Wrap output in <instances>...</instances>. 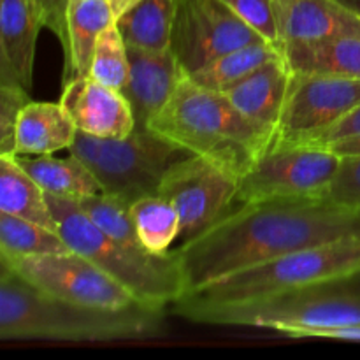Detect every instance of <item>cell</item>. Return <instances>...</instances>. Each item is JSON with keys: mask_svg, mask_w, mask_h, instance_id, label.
Masks as SVG:
<instances>
[{"mask_svg": "<svg viewBox=\"0 0 360 360\" xmlns=\"http://www.w3.org/2000/svg\"><path fill=\"white\" fill-rule=\"evenodd\" d=\"M352 236H360L359 211L329 199H273L236 204L213 227L174 250L186 292H192L276 257Z\"/></svg>", "mask_w": 360, "mask_h": 360, "instance_id": "obj_1", "label": "cell"}, {"mask_svg": "<svg viewBox=\"0 0 360 360\" xmlns=\"http://www.w3.org/2000/svg\"><path fill=\"white\" fill-rule=\"evenodd\" d=\"M167 309L137 304L102 309L53 299L0 264V340L109 343L157 338Z\"/></svg>", "mask_w": 360, "mask_h": 360, "instance_id": "obj_2", "label": "cell"}, {"mask_svg": "<svg viewBox=\"0 0 360 360\" xmlns=\"http://www.w3.org/2000/svg\"><path fill=\"white\" fill-rule=\"evenodd\" d=\"M148 129L220 165L238 179L276 139L273 130L246 118L225 94L199 86L188 76L151 118Z\"/></svg>", "mask_w": 360, "mask_h": 360, "instance_id": "obj_3", "label": "cell"}, {"mask_svg": "<svg viewBox=\"0 0 360 360\" xmlns=\"http://www.w3.org/2000/svg\"><path fill=\"white\" fill-rule=\"evenodd\" d=\"M360 273V236L299 250L183 294L171 311L192 320L202 311L252 304Z\"/></svg>", "mask_w": 360, "mask_h": 360, "instance_id": "obj_4", "label": "cell"}, {"mask_svg": "<svg viewBox=\"0 0 360 360\" xmlns=\"http://www.w3.org/2000/svg\"><path fill=\"white\" fill-rule=\"evenodd\" d=\"M56 229L70 252H76L118 281L146 306L169 309L186 292L174 248L164 255L134 250L109 238L74 199L46 193Z\"/></svg>", "mask_w": 360, "mask_h": 360, "instance_id": "obj_5", "label": "cell"}, {"mask_svg": "<svg viewBox=\"0 0 360 360\" xmlns=\"http://www.w3.org/2000/svg\"><path fill=\"white\" fill-rule=\"evenodd\" d=\"M190 322L262 327L288 338H299L306 330L360 323V273L252 304L210 309L195 315Z\"/></svg>", "mask_w": 360, "mask_h": 360, "instance_id": "obj_6", "label": "cell"}, {"mask_svg": "<svg viewBox=\"0 0 360 360\" xmlns=\"http://www.w3.org/2000/svg\"><path fill=\"white\" fill-rule=\"evenodd\" d=\"M69 153L79 158L101 183L102 192L129 204L157 195L165 174L179 162L193 157L185 148L148 127H136L120 139H101L77 132Z\"/></svg>", "mask_w": 360, "mask_h": 360, "instance_id": "obj_7", "label": "cell"}, {"mask_svg": "<svg viewBox=\"0 0 360 360\" xmlns=\"http://www.w3.org/2000/svg\"><path fill=\"white\" fill-rule=\"evenodd\" d=\"M340 155L329 148L273 144L239 179L238 204L273 199H327Z\"/></svg>", "mask_w": 360, "mask_h": 360, "instance_id": "obj_8", "label": "cell"}, {"mask_svg": "<svg viewBox=\"0 0 360 360\" xmlns=\"http://www.w3.org/2000/svg\"><path fill=\"white\" fill-rule=\"evenodd\" d=\"M0 264L39 292L60 301L102 309H125L139 302L123 285L76 252L0 255Z\"/></svg>", "mask_w": 360, "mask_h": 360, "instance_id": "obj_9", "label": "cell"}, {"mask_svg": "<svg viewBox=\"0 0 360 360\" xmlns=\"http://www.w3.org/2000/svg\"><path fill=\"white\" fill-rule=\"evenodd\" d=\"M239 179L202 157L186 158L165 174L158 195L176 207L181 221L176 246L192 241L238 204Z\"/></svg>", "mask_w": 360, "mask_h": 360, "instance_id": "obj_10", "label": "cell"}, {"mask_svg": "<svg viewBox=\"0 0 360 360\" xmlns=\"http://www.w3.org/2000/svg\"><path fill=\"white\" fill-rule=\"evenodd\" d=\"M260 41L264 39L221 0L176 2L171 49L186 76L220 55Z\"/></svg>", "mask_w": 360, "mask_h": 360, "instance_id": "obj_11", "label": "cell"}, {"mask_svg": "<svg viewBox=\"0 0 360 360\" xmlns=\"http://www.w3.org/2000/svg\"><path fill=\"white\" fill-rule=\"evenodd\" d=\"M360 77L292 74L274 144H299L355 111Z\"/></svg>", "mask_w": 360, "mask_h": 360, "instance_id": "obj_12", "label": "cell"}, {"mask_svg": "<svg viewBox=\"0 0 360 360\" xmlns=\"http://www.w3.org/2000/svg\"><path fill=\"white\" fill-rule=\"evenodd\" d=\"M62 105L77 132L101 139H120L136 129L132 105L122 90L105 86L91 76L63 84Z\"/></svg>", "mask_w": 360, "mask_h": 360, "instance_id": "obj_13", "label": "cell"}, {"mask_svg": "<svg viewBox=\"0 0 360 360\" xmlns=\"http://www.w3.org/2000/svg\"><path fill=\"white\" fill-rule=\"evenodd\" d=\"M129 49V79L123 94L132 105L136 127H148L151 118L164 108L174 95L186 72L172 49L167 51H148Z\"/></svg>", "mask_w": 360, "mask_h": 360, "instance_id": "obj_14", "label": "cell"}, {"mask_svg": "<svg viewBox=\"0 0 360 360\" xmlns=\"http://www.w3.org/2000/svg\"><path fill=\"white\" fill-rule=\"evenodd\" d=\"M42 27L35 0H0V83L32 91L35 44Z\"/></svg>", "mask_w": 360, "mask_h": 360, "instance_id": "obj_15", "label": "cell"}, {"mask_svg": "<svg viewBox=\"0 0 360 360\" xmlns=\"http://www.w3.org/2000/svg\"><path fill=\"white\" fill-rule=\"evenodd\" d=\"M274 14L281 46L340 35L360 37V16L340 0H274Z\"/></svg>", "mask_w": 360, "mask_h": 360, "instance_id": "obj_16", "label": "cell"}, {"mask_svg": "<svg viewBox=\"0 0 360 360\" xmlns=\"http://www.w3.org/2000/svg\"><path fill=\"white\" fill-rule=\"evenodd\" d=\"M292 72L283 56L264 63L221 94L252 122L276 134L281 111L287 101Z\"/></svg>", "mask_w": 360, "mask_h": 360, "instance_id": "obj_17", "label": "cell"}, {"mask_svg": "<svg viewBox=\"0 0 360 360\" xmlns=\"http://www.w3.org/2000/svg\"><path fill=\"white\" fill-rule=\"evenodd\" d=\"M116 23L111 0H69L67 44L63 48V84L90 74L95 44Z\"/></svg>", "mask_w": 360, "mask_h": 360, "instance_id": "obj_18", "label": "cell"}, {"mask_svg": "<svg viewBox=\"0 0 360 360\" xmlns=\"http://www.w3.org/2000/svg\"><path fill=\"white\" fill-rule=\"evenodd\" d=\"M77 129L62 102L30 101L21 111L14 132V155H55L69 150Z\"/></svg>", "mask_w": 360, "mask_h": 360, "instance_id": "obj_19", "label": "cell"}, {"mask_svg": "<svg viewBox=\"0 0 360 360\" xmlns=\"http://www.w3.org/2000/svg\"><path fill=\"white\" fill-rule=\"evenodd\" d=\"M280 53L292 74L360 77L359 35H340L311 42H285Z\"/></svg>", "mask_w": 360, "mask_h": 360, "instance_id": "obj_20", "label": "cell"}, {"mask_svg": "<svg viewBox=\"0 0 360 360\" xmlns=\"http://www.w3.org/2000/svg\"><path fill=\"white\" fill-rule=\"evenodd\" d=\"M16 158L46 193L77 200L102 192L94 172L72 153L63 158L55 155H25Z\"/></svg>", "mask_w": 360, "mask_h": 360, "instance_id": "obj_21", "label": "cell"}, {"mask_svg": "<svg viewBox=\"0 0 360 360\" xmlns=\"http://www.w3.org/2000/svg\"><path fill=\"white\" fill-rule=\"evenodd\" d=\"M0 213L14 214L58 232L46 192L14 155H0Z\"/></svg>", "mask_w": 360, "mask_h": 360, "instance_id": "obj_22", "label": "cell"}, {"mask_svg": "<svg viewBox=\"0 0 360 360\" xmlns=\"http://www.w3.org/2000/svg\"><path fill=\"white\" fill-rule=\"evenodd\" d=\"M178 0H141L116 20L120 34L130 48L148 51L171 49Z\"/></svg>", "mask_w": 360, "mask_h": 360, "instance_id": "obj_23", "label": "cell"}, {"mask_svg": "<svg viewBox=\"0 0 360 360\" xmlns=\"http://www.w3.org/2000/svg\"><path fill=\"white\" fill-rule=\"evenodd\" d=\"M280 49L274 48L269 42H253V44L232 49V51L211 60L206 65L188 74V77L199 86L224 91L225 88L241 81L243 77L262 67L264 63L280 58Z\"/></svg>", "mask_w": 360, "mask_h": 360, "instance_id": "obj_24", "label": "cell"}, {"mask_svg": "<svg viewBox=\"0 0 360 360\" xmlns=\"http://www.w3.org/2000/svg\"><path fill=\"white\" fill-rule=\"evenodd\" d=\"M130 214L144 248L155 255L171 252L178 243L179 214L176 207L162 195L141 197L130 204Z\"/></svg>", "mask_w": 360, "mask_h": 360, "instance_id": "obj_25", "label": "cell"}, {"mask_svg": "<svg viewBox=\"0 0 360 360\" xmlns=\"http://www.w3.org/2000/svg\"><path fill=\"white\" fill-rule=\"evenodd\" d=\"M65 252H70L69 246L56 231L14 214L0 213V255L2 257Z\"/></svg>", "mask_w": 360, "mask_h": 360, "instance_id": "obj_26", "label": "cell"}, {"mask_svg": "<svg viewBox=\"0 0 360 360\" xmlns=\"http://www.w3.org/2000/svg\"><path fill=\"white\" fill-rule=\"evenodd\" d=\"M76 202L109 238L116 239L129 248L146 250L141 243L136 224H134L132 214H130V204L123 200L122 197L101 192L77 199Z\"/></svg>", "mask_w": 360, "mask_h": 360, "instance_id": "obj_27", "label": "cell"}, {"mask_svg": "<svg viewBox=\"0 0 360 360\" xmlns=\"http://www.w3.org/2000/svg\"><path fill=\"white\" fill-rule=\"evenodd\" d=\"M129 69L130 62L127 42L115 23L105 28L98 37L88 76H91L105 86L123 90L127 79H129Z\"/></svg>", "mask_w": 360, "mask_h": 360, "instance_id": "obj_28", "label": "cell"}, {"mask_svg": "<svg viewBox=\"0 0 360 360\" xmlns=\"http://www.w3.org/2000/svg\"><path fill=\"white\" fill-rule=\"evenodd\" d=\"M221 2L231 7L264 41L273 44L274 48H281L276 14H274V0H221Z\"/></svg>", "mask_w": 360, "mask_h": 360, "instance_id": "obj_29", "label": "cell"}, {"mask_svg": "<svg viewBox=\"0 0 360 360\" xmlns=\"http://www.w3.org/2000/svg\"><path fill=\"white\" fill-rule=\"evenodd\" d=\"M30 91L20 84L0 83V155H14V132Z\"/></svg>", "mask_w": 360, "mask_h": 360, "instance_id": "obj_30", "label": "cell"}, {"mask_svg": "<svg viewBox=\"0 0 360 360\" xmlns=\"http://www.w3.org/2000/svg\"><path fill=\"white\" fill-rule=\"evenodd\" d=\"M327 199L336 206L360 213V155L341 157Z\"/></svg>", "mask_w": 360, "mask_h": 360, "instance_id": "obj_31", "label": "cell"}, {"mask_svg": "<svg viewBox=\"0 0 360 360\" xmlns=\"http://www.w3.org/2000/svg\"><path fill=\"white\" fill-rule=\"evenodd\" d=\"M350 137H360V105L355 111L348 112L340 122L330 125L329 129L322 130L316 136L309 137L304 143L299 144H306V146H329V144L343 139H350Z\"/></svg>", "mask_w": 360, "mask_h": 360, "instance_id": "obj_32", "label": "cell"}, {"mask_svg": "<svg viewBox=\"0 0 360 360\" xmlns=\"http://www.w3.org/2000/svg\"><path fill=\"white\" fill-rule=\"evenodd\" d=\"M44 27L56 35L62 48L67 44V6L69 0H35Z\"/></svg>", "mask_w": 360, "mask_h": 360, "instance_id": "obj_33", "label": "cell"}, {"mask_svg": "<svg viewBox=\"0 0 360 360\" xmlns=\"http://www.w3.org/2000/svg\"><path fill=\"white\" fill-rule=\"evenodd\" d=\"M299 338H326V340L360 341V323H352V326L343 327H330V329L306 330Z\"/></svg>", "mask_w": 360, "mask_h": 360, "instance_id": "obj_34", "label": "cell"}, {"mask_svg": "<svg viewBox=\"0 0 360 360\" xmlns=\"http://www.w3.org/2000/svg\"><path fill=\"white\" fill-rule=\"evenodd\" d=\"M322 148H329V150H333L334 153L340 155V157L360 155V137H350V139L338 141V143H333L329 144V146H322Z\"/></svg>", "mask_w": 360, "mask_h": 360, "instance_id": "obj_35", "label": "cell"}, {"mask_svg": "<svg viewBox=\"0 0 360 360\" xmlns=\"http://www.w3.org/2000/svg\"><path fill=\"white\" fill-rule=\"evenodd\" d=\"M139 2L141 0H111V6H112V11H115L116 20H118L123 13H127L130 7H134L136 4H139Z\"/></svg>", "mask_w": 360, "mask_h": 360, "instance_id": "obj_36", "label": "cell"}, {"mask_svg": "<svg viewBox=\"0 0 360 360\" xmlns=\"http://www.w3.org/2000/svg\"><path fill=\"white\" fill-rule=\"evenodd\" d=\"M343 6H347L348 9L355 11V13H360V0H340Z\"/></svg>", "mask_w": 360, "mask_h": 360, "instance_id": "obj_37", "label": "cell"}, {"mask_svg": "<svg viewBox=\"0 0 360 360\" xmlns=\"http://www.w3.org/2000/svg\"><path fill=\"white\" fill-rule=\"evenodd\" d=\"M357 14H359V16H360V13H357Z\"/></svg>", "mask_w": 360, "mask_h": 360, "instance_id": "obj_38", "label": "cell"}]
</instances>
